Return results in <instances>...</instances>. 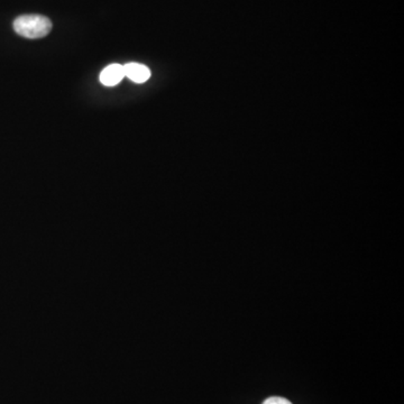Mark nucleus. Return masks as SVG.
Instances as JSON below:
<instances>
[{"mask_svg":"<svg viewBox=\"0 0 404 404\" xmlns=\"http://www.w3.org/2000/svg\"><path fill=\"white\" fill-rule=\"evenodd\" d=\"M14 30L23 37H45L52 30V22L42 15L19 16L14 21Z\"/></svg>","mask_w":404,"mask_h":404,"instance_id":"1","label":"nucleus"},{"mask_svg":"<svg viewBox=\"0 0 404 404\" xmlns=\"http://www.w3.org/2000/svg\"><path fill=\"white\" fill-rule=\"evenodd\" d=\"M125 78L124 65H110L105 67L100 74V83L106 87H115L123 81Z\"/></svg>","mask_w":404,"mask_h":404,"instance_id":"2","label":"nucleus"},{"mask_svg":"<svg viewBox=\"0 0 404 404\" xmlns=\"http://www.w3.org/2000/svg\"><path fill=\"white\" fill-rule=\"evenodd\" d=\"M124 71H125V76L132 80L133 83H146L151 78L150 69L146 65L135 63V62L124 65Z\"/></svg>","mask_w":404,"mask_h":404,"instance_id":"3","label":"nucleus"},{"mask_svg":"<svg viewBox=\"0 0 404 404\" xmlns=\"http://www.w3.org/2000/svg\"><path fill=\"white\" fill-rule=\"evenodd\" d=\"M263 404H292L289 400L285 398H280V396H272L263 402Z\"/></svg>","mask_w":404,"mask_h":404,"instance_id":"4","label":"nucleus"}]
</instances>
